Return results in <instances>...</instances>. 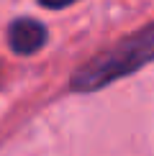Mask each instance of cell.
I'll return each instance as SVG.
<instances>
[{
    "mask_svg": "<svg viewBox=\"0 0 154 156\" xmlns=\"http://www.w3.org/2000/svg\"><path fill=\"white\" fill-rule=\"evenodd\" d=\"M46 44V28L34 18H18L8 28V46L21 56L36 54Z\"/></svg>",
    "mask_w": 154,
    "mask_h": 156,
    "instance_id": "7a4b0ae2",
    "label": "cell"
},
{
    "mask_svg": "<svg viewBox=\"0 0 154 156\" xmlns=\"http://www.w3.org/2000/svg\"><path fill=\"white\" fill-rule=\"evenodd\" d=\"M44 8H51V10H59V8H67V5L77 3V0H38Z\"/></svg>",
    "mask_w": 154,
    "mask_h": 156,
    "instance_id": "3957f363",
    "label": "cell"
},
{
    "mask_svg": "<svg viewBox=\"0 0 154 156\" xmlns=\"http://www.w3.org/2000/svg\"><path fill=\"white\" fill-rule=\"evenodd\" d=\"M152 59H154V23L118 41L116 46L98 54L87 64H82L72 74L69 84L75 92H95L121 77L136 72L139 67L149 64Z\"/></svg>",
    "mask_w": 154,
    "mask_h": 156,
    "instance_id": "6da1fadb",
    "label": "cell"
}]
</instances>
